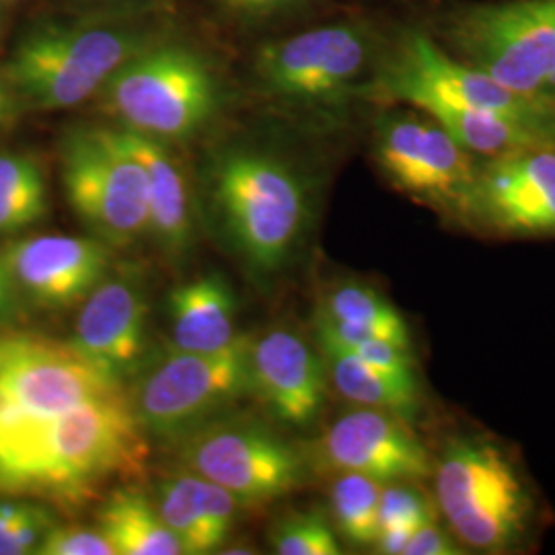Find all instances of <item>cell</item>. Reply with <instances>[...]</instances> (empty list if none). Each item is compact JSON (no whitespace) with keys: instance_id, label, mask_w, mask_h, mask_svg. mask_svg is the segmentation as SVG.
Returning <instances> with one entry per match:
<instances>
[{"instance_id":"cell-7","label":"cell","mask_w":555,"mask_h":555,"mask_svg":"<svg viewBox=\"0 0 555 555\" xmlns=\"http://www.w3.org/2000/svg\"><path fill=\"white\" fill-rule=\"evenodd\" d=\"M60 171L66 199L89 235L112 249L149 235L146 176L118 126L70 128L60 142Z\"/></svg>"},{"instance_id":"cell-28","label":"cell","mask_w":555,"mask_h":555,"mask_svg":"<svg viewBox=\"0 0 555 555\" xmlns=\"http://www.w3.org/2000/svg\"><path fill=\"white\" fill-rule=\"evenodd\" d=\"M270 543L280 555H339L344 552L332 520L319 511L280 520L270 533Z\"/></svg>"},{"instance_id":"cell-32","label":"cell","mask_w":555,"mask_h":555,"mask_svg":"<svg viewBox=\"0 0 555 555\" xmlns=\"http://www.w3.org/2000/svg\"><path fill=\"white\" fill-rule=\"evenodd\" d=\"M467 550H461V541H456L453 531H447L438 525V520L426 522L410 537L403 555H461Z\"/></svg>"},{"instance_id":"cell-18","label":"cell","mask_w":555,"mask_h":555,"mask_svg":"<svg viewBox=\"0 0 555 555\" xmlns=\"http://www.w3.org/2000/svg\"><path fill=\"white\" fill-rule=\"evenodd\" d=\"M249 393L286 426H307L327 393L325 360L288 327H274L249 346Z\"/></svg>"},{"instance_id":"cell-29","label":"cell","mask_w":555,"mask_h":555,"mask_svg":"<svg viewBox=\"0 0 555 555\" xmlns=\"http://www.w3.org/2000/svg\"><path fill=\"white\" fill-rule=\"evenodd\" d=\"M54 516L40 504L0 498V555L36 554Z\"/></svg>"},{"instance_id":"cell-3","label":"cell","mask_w":555,"mask_h":555,"mask_svg":"<svg viewBox=\"0 0 555 555\" xmlns=\"http://www.w3.org/2000/svg\"><path fill=\"white\" fill-rule=\"evenodd\" d=\"M206 185L220 231L256 274L272 276L297 254L311 219V190L291 160L233 144L210 160Z\"/></svg>"},{"instance_id":"cell-11","label":"cell","mask_w":555,"mask_h":555,"mask_svg":"<svg viewBox=\"0 0 555 555\" xmlns=\"http://www.w3.org/2000/svg\"><path fill=\"white\" fill-rule=\"evenodd\" d=\"M183 469L215 481L238 506L266 504L302 481V459L268 426L217 417L181 438Z\"/></svg>"},{"instance_id":"cell-22","label":"cell","mask_w":555,"mask_h":555,"mask_svg":"<svg viewBox=\"0 0 555 555\" xmlns=\"http://www.w3.org/2000/svg\"><path fill=\"white\" fill-rule=\"evenodd\" d=\"M176 350L217 352L237 334V298L219 274L192 278L167 297Z\"/></svg>"},{"instance_id":"cell-36","label":"cell","mask_w":555,"mask_h":555,"mask_svg":"<svg viewBox=\"0 0 555 555\" xmlns=\"http://www.w3.org/2000/svg\"><path fill=\"white\" fill-rule=\"evenodd\" d=\"M552 101H554V105H555V79H554V89H552Z\"/></svg>"},{"instance_id":"cell-35","label":"cell","mask_w":555,"mask_h":555,"mask_svg":"<svg viewBox=\"0 0 555 555\" xmlns=\"http://www.w3.org/2000/svg\"><path fill=\"white\" fill-rule=\"evenodd\" d=\"M21 107L23 105L17 100L15 91L11 89V85L7 82V79L0 73V132L13 126V121L20 116Z\"/></svg>"},{"instance_id":"cell-13","label":"cell","mask_w":555,"mask_h":555,"mask_svg":"<svg viewBox=\"0 0 555 555\" xmlns=\"http://www.w3.org/2000/svg\"><path fill=\"white\" fill-rule=\"evenodd\" d=\"M375 159L397 190L444 215L477 169L476 155L424 112L383 114L375 130Z\"/></svg>"},{"instance_id":"cell-5","label":"cell","mask_w":555,"mask_h":555,"mask_svg":"<svg viewBox=\"0 0 555 555\" xmlns=\"http://www.w3.org/2000/svg\"><path fill=\"white\" fill-rule=\"evenodd\" d=\"M100 98L119 128L176 144L217 118L222 80L198 48L163 36L128 60Z\"/></svg>"},{"instance_id":"cell-23","label":"cell","mask_w":555,"mask_h":555,"mask_svg":"<svg viewBox=\"0 0 555 555\" xmlns=\"http://www.w3.org/2000/svg\"><path fill=\"white\" fill-rule=\"evenodd\" d=\"M417 112L437 119L465 151L479 157L492 159L529 149H555V137L550 132L496 112L465 109L442 103H433Z\"/></svg>"},{"instance_id":"cell-26","label":"cell","mask_w":555,"mask_h":555,"mask_svg":"<svg viewBox=\"0 0 555 555\" xmlns=\"http://www.w3.org/2000/svg\"><path fill=\"white\" fill-rule=\"evenodd\" d=\"M48 215V183L40 163L0 153V235H15Z\"/></svg>"},{"instance_id":"cell-31","label":"cell","mask_w":555,"mask_h":555,"mask_svg":"<svg viewBox=\"0 0 555 555\" xmlns=\"http://www.w3.org/2000/svg\"><path fill=\"white\" fill-rule=\"evenodd\" d=\"M38 555H116L100 527L54 522L41 539Z\"/></svg>"},{"instance_id":"cell-4","label":"cell","mask_w":555,"mask_h":555,"mask_svg":"<svg viewBox=\"0 0 555 555\" xmlns=\"http://www.w3.org/2000/svg\"><path fill=\"white\" fill-rule=\"evenodd\" d=\"M433 477L438 515L461 545L479 554H511L531 533L535 498L496 440L477 433L449 438Z\"/></svg>"},{"instance_id":"cell-2","label":"cell","mask_w":555,"mask_h":555,"mask_svg":"<svg viewBox=\"0 0 555 555\" xmlns=\"http://www.w3.org/2000/svg\"><path fill=\"white\" fill-rule=\"evenodd\" d=\"M163 36L139 13L43 20L21 34L0 73L21 105L70 109L100 95L128 60Z\"/></svg>"},{"instance_id":"cell-1","label":"cell","mask_w":555,"mask_h":555,"mask_svg":"<svg viewBox=\"0 0 555 555\" xmlns=\"http://www.w3.org/2000/svg\"><path fill=\"white\" fill-rule=\"evenodd\" d=\"M146 456L124 387L64 410L0 417V496L77 506L109 479L140 474Z\"/></svg>"},{"instance_id":"cell-8","label":"cell","mask_w":555,"mask_h":555,"mask_svg":"<svg viewBox=\"0 0 555 555\" xmlns=\"http://www.w3.org/2000/svg\"><path fill=\"white\" fill-rule=\"evenodd\" d=\"M424 109L433 103L496 112L555 137V107L518 95L474 66L442 52L426 34L408 31L362 93Z\"/></svg>"},{"instance_id":"cell-21","label":"cell","mask_w":555,"mask_h":555,"mask_svg":"<svg viewBox=\"0 0 555 555\" xmlns=\"http://www.w3.org/2000/svg\"><path fill=\"white\" fill-rule=\"evenodd\" d=\"M315 334L321 350H352L371 339L412 346L410 330L393 302L369 284H337L319 302Z\"/></svg>"},{"instance_id":"cell-6","label":"cell","mask_w":555,"mask_h":555,"mask_svg":"<svg viewBox=\"0 0 555 555\" xmlns=\"http://www.w3.org/2000/svg\"><path fill=\"white\" fill-rule=\"evenodd\" d=\"M249 346L241 334L217 352L173 350L139 369L128 397L146 437L181 440L247 396Z\"/></svg>"},{"instance_id":"cell-14","label":"cell","mask_w":555,"mask_h":555,"mask_svg":"<svg viewBox=\"0 0 555 555\" xmlns=\"http://www.w3.org/2000/svg\"><path fill=\"white\" fill-rule=\"evenodd\" d=\"M121 387L70 344L34 334L0 336V417L64 410Z\"/></svg>"},{"instance_id":"cell-25","label":"cell","mask_w":555,"mask_h":555,"mask_svg":"<svg viewBox=\"0 0 555 555\" xmlns=\"http://www.w3.org/2000/svg\"><path fill=\"white\" fill-rule=\"evenodd\" d=\"M327 375L337 391L362 408L393 412L414 420L420 408L417 377H397L385 373L366 360L341 350H321Z\"/></svg>"},{"instance_id":"cell-34","label":"cell","mask_w":555,"mask_h":555,"mask_svg":"<svg viewBox=\"0 0 555 555\" xmlns=\"http://www.w3.org/2000/svg\"><path fill=\"white\" fill-rule=\"evenodd\" d=\"M21 311V295L0 256V327L13 323Z\"/></svg>"},{"instance_id":"cell-33","label":"cell","mask_w":555,"mask_h":555,"mask_svg":"<svg viewBox=\"0 0 555 555\" xmlns=\"http://www.w3.org/2000/svg\"><path fill=\"white\" fill-rule=\"evenodd\" d=\"M309 0H219L220 7L229 13L247 17V20H270L276 15H284L297 11Z\"/></svg>"},{"instance_id":"cell-17","label":"cell","mask_w":555,"mask_h":555,"mask_svg":"<svg viewBox=\"0 0 555 555\" xmlns=\"http://www.w3.org/2000/svg\"><path fill=\"white\" fill-rule=\"evenodd\" d=\"M0 256L21 298L43 309L79 305L112 270V247L93 235L17 238Z\"/></svg>"},{"instance_id":"cell-15","label":"cell","mask_w":555,"mask_h":555,"mask_svg":"<svg viewBox=\"0 0 555 555\" xmlns=\"http://www.w3.org/2000/svg\"><path fill=\"white\" fill-rule=\"evenodd\" d=\"M319 465L336 474H362L380 483L433 476L435 459L410 420L377 408H358L325 430L313 447Z\"/></svg>"},{"instance_id":"cell-19","label":"cell","mask_w":555,"mask_h":555,"mask_svg":"<svg viewBox=\"0 0 555 555\" xmlns=\"http://www.w3.org/2000/svg\"><path fill=\"white\" fill-rule=\"evenodd\" d=\"M119 130L146 176L149 235L165 258H185L194 243V202L181 163L171 144L126 128Z\"/></svg>"},{"instance_id":"cell-27","label":"cell","mask_w":555,"mask_h":555,"mask_svg":"<svg viewBox=\"0 0 555 555\" xmlns=\"http://www.w3.org/2000/svg\"><path fill=\"white\" fill-rule=\"evenodd\" d=\"M383 486L362 474H337L330 492L332 525L350 545L373 547L378 533V504Z\"/></svg>"},{"instance_id":"cell-37","label":"cell","mask_w":555,"mask_h":555,"mask_svg":"<svg viewBox=\"0 0 555 555\" xmlns=\"http://www.w3.org/2000/svg\"><path fill=\"white\" fill-rule=\"evenodd\" d=\"M0 2H15V0H0Z\"/></svg>"},{"instance_id":"cell-12","label":"cell","mask_w":555,"mask_h":555,"mask_svg":"<svg viewBox=\"0 0 555 555\" xmlns=\"http://www.w3.org/2000/svg\"><path fill=\"white\" fill-rule=\"evenodd\" d=\"M447 217L486 237H555V149L477 163Z\"/></svg>"},{"instance_id":"cell-10","label":"cell","mask_w":555,"mask_h":555,"mask_svg":"<svg viewBox=\"0 0 555 555\" xmlns=\"http://www.w3.org/2000/svg\"><path fill=\"white\" fill-rule=\"evenodd\" d=\"M373 54V36L362 25H321L263 43L254 60V75L276 100L325 107L362 93Z\"/></svg>"},{"instance_id":"cell-9","label":"cell","mask_w":555,"mask_h":555,"mask_svg":"<svg viewBox=\"0 0 555 555\" xmlns=\"http://www.w3.org/2000/svg\"><path fill=\"white\" fill-rule=\"evenodd\" d=\"M453 41L465 64L555 107V0L476 7L456 20Z\"/></svg>"},{"instance_id":"cell-30","label":"cell","mask_w":555,"mask_h":555,"mask_svg":"<svg viewBox=\"0 0 555 555\" xmlns=\"http://www.w3.org/2000/svg\"><path fill=\"white\" fill-rule=\"evenodd\" d=\"M433 520H438L437 502L416 488L414 481L383 486L378 504V533L391 529L416 533L422 525Z\"/></svg>"},{"instance_id":"cell-16","label":"cell","mask_w":555,"mask_h":555,"mask_svg":"<svg viewBox=\"0 0 555 555\" xmlns=\"http://www.w3.org/2000/svg\"><path fill=\"white\" fill-rule=\"evenodd\" d=\"M149 297L132 270L107 276L82 300L68 341L80 357L118 383L134 377L146 352Z\"/></svg>"},{"instance_id":"cell-20","label":"cell","mask_w":555,"mask_h":555,"mask_svg":"<svg viewBox=\"0 0 555 555\" xmlns=\"http://www.w3.org/2000/svg\"><path fill=\"white\" fill-rule=\"evenodd\" d=\"M155 504L185 555L219 552L233 533L237 518L235 498L215 481L188 469L160 481Z\"/></svg>"},{"instance_id":"cell-24","label":"cell","mask_w":555,"mask_h":555,"mask_svg":"<svg viewBox=\"0 0 555 555\" xmlns=\"http://www.w3.org/2000/svg\"><path fill=\"white\" fill-rule=\"evenodd\" d=\"M98 527L116 555H185L176 533L160 518L155 498L137 488L112 492L98 513Z\"/></svg>"}]
</instances>
